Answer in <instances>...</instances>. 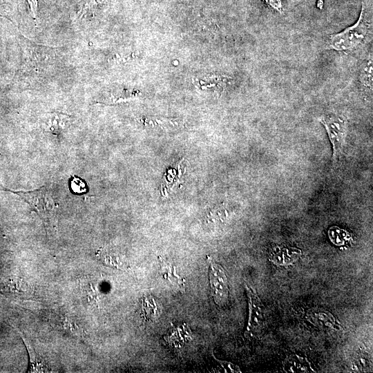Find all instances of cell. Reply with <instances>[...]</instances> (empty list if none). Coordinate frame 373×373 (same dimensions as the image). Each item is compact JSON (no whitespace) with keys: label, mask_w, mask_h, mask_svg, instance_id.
Wrapping results in <instances>:
<instances>
[{"label":"cell","mask_w":373,"mask_h":373,"mask_svg":"<svg viewBox=\"0 0 373 373\" xmlns=\"http://www.w3.org/2000/svg\"><path fill=\"white\" fill-rule=\"evenodd\" d=\"M6 191L15 193L27 202L42 220L48 236H51L57 230L58 204L55 202L50 188L44 186L33 191H14L3 188Z\"/></svg>","instance_id":"cell-1"},{"label":"cell","mask_w":373,"mask_h":373,"mask_svg":"<svg viewBox=\"0 0 373 373\" xmlns=\"http://www.w3.org/2000/svg\"><path fill=\"white\" fill-rule=\"evenodd\" d=\"M368 30L369 24L365 17L363 5L357 21L343 31L331 35L328 39L329 46L336 51L354 50L364 41Z\"/></svg>","instance_id":"cell-2"},{"label":"cell","mask_w":373,"mask_h":373,"mask_svg":"<svg viewBox=\"0 0 373 373\" xmlns=\"http://www.w3.org/2000/svg\"><path fill=\"white\" fill-rule=\"evenodd\" d=\"M209 279L211 294L213 301L218 306L224 305L229 298L228 280L223 267L209 260Z\"/></svg>","instance_id":"cell-3"},{"label":"cell","mask_w":373,"mask_h":373,"mask_svg":"<svg viewBox=\"0 0 373 373\" xmlns=\"http://www.w3.org/2000/svg\"><path fill=\"white\" fill-rule=\"evenodd\" d=\"M248 299L249 316L245 336L250 338L261 328L264 322V307L256 291L249 285H245Z\"/></svg>","instance_id":"cell-4"},{"label":"cell","mask_w":373,"mask_h":373,"mask_svg":"<svg viewBox=\"0 0 373 373\" xmlns=\"http://www.w3.org/2000/svg\"><path fill=\"white\" fill-rule=\"evenodd\" d=\"M321 122L325 126L333 145L334 155H338L345 142L347 131L346 119L341 116L330 115L322 117Z\"/></svg>","instance_id":"cell-5"},{"label":"cell","mask_w":373,"mask_h":373,"mask_svg":"<svg viewBox=\"0 0 373 373\" xmlns=\"http://www.w3.org/2000/svg\"><path fill=\"white\" fill-rule=\"evenodd\" d=\"M163 339L171 348L179 350L192 339V334L188 325L182 323L171 327L163 336Z\"/></svg>","instance_id":"cell-6"},{"label":"cell","mask_w":373,"mask_h":373,"mask_svg":"<svg viewBox=\"0 0 373 373\" xmlns=\"http://www.w3.org/2000/svg\"><path fill=\"white\" fill-rule=\"evenodd\" d=\"M159 272L164 280L180 291H184L185 279L177 273L175 265L161 256L159 257Z\"/></svg>","instance_id":"cell-7"},{"label":"cell","mask_w":373,"mask_h":373,"mask_svg":"<svg viewBox=\"0 0 373 373\" xmlns=\"http://www.w3.org/2000/svg\"><path fill=\"white\" fill-rule=\"evenodd\" d=\"M97 258L104 265L121 270L129 268V264L126 258L119 253L106 249H100L96 253Z\"/></svg>","instance_id":"cell-8"},{"label":"cell","mask_w":373,"mask_h":373,"mask_svg":"<svg viewBox=\"0 0 373 373\" xmlns=\"http://www.w3.org/2000/svg\"><path fill=\"white\" fill-rule=\"evenodd\" d=\"M30 356V372H48L50 367L44 358L36 351L31 342L22 336Z\"/></svg>","instance_id":"cell-9"},{"label":"cell","mask_w":373,"mask_h":373,"mask_svg":"<svg viewBox=\"0 0 373 373\" xmlns=\"http://www.w3.org/2000/svg\"><path fill=\"white\" fill-rule=\"evenodd\" d=\"M301 255L296 248H275L270 254V259L277 265H288L296 261Z\"/></svg>","instance_id":"cell-10"},{"label":"cell","mask_w":373,"mask_h":373,"mask_svg":"<svg viewBox=\"0 0 373 373\" xmlns=\"http://www.w3.org/2000/svg\"><path fill=\"white\" fill-rule=\"evenodd\" d=\"M70 120V116L61 113H51L45 122L46 129L55 135H59Z\"/></svg>","instance_id":"cell-11"},{"label":"cell","mask_w":373,"mask_h":373,"mask_svg":"<svg viewBox=\"0 0 373 373\" xmlns=\"http://www.w3.org/2000/svg\"><path fill=\"white\" fill-rule=\"evenodd\" d=\"M159 307L153 296H147L142 299L141 315L145 321L156 319L160 316Z\"/></svg>","instance_id":"cell-12"},{"label":"cell","mask_w":373,"mask_h":373,"mask_svg":"<svg viewBox=\"0 0 373 373\" xmlns=\"http://www.w3.org/2000/svg\"><path fill=\"white\" fill-rule=\"evenodd\" d=\"M330 240L336 245H344L350 239L347 231L336 227H331L328 232Z\"/></svg>","instance_id":"cell-13"},{"label":"cell","mask_w":373,"mask_h":373,"mask_svg":"<svg viewBox=\"0 0 373 373\" xmlns=\"http://www.w3.org/2000/svg\"><path fill=\"white\" fill-rule=\"evenodd\" d=\"M372 59L367 60L361 71V82L365 88L372 89Z\"/></svg>","instance_id":"cell-14"},{"label":"cell","mask_w":373,"mask_h":373,"mask_svg":"<svg viewBox=\"0 0 373 373\" xmlns=\"http://www.w3.org/2000/svg\"><path fill=\"white\" fill-rule=\"evenodd\" d=\"M70 187L75 194H83L86 193L88 187L86 182L77 176H73L70 180Z\"/></svg>","instance_id":"cell-15"},{"label":"cell","mask_w":373,"mask_h":373,"mask_svg":"<svg viewBox=\"0 0 373 373\" xmlns=\"http://www.w3.org/2000/svg\"><path fill=\"white\" fill-rule=\"evenodd\" d=\"M221 365L224 367V370L231 372H240L239 367L227 361H219Z\"/></svg>","instance_id":"cell-16"},{"label":"cell","mask_w":373,"mask_h":373,"mask_svg":"<svg viewBox=\"0 0 373 373\" xmlns=\"http://www.w3.org/2000/svg\"><path fill=\"white\" fill-rule=\"evenodd\" d=\"M264 1L273 9L278 12H282L283 4L281 2V0H264Z\"/></svg>","instance_id":"cell-17"},{"label":"cell","mask_w":373,"mask_h":373,"mask_svg":"<svg viewBox=\"0 0 373 373\" xmlns=\"http://www.w3.org/2000/svg\"><path fill=\"white\" fill-rule=\"evenodd\" d=\"M0 15H3V11L1 10V8H0Z\"/></svg>","instance_id":"cell-18"}]
</instances>
